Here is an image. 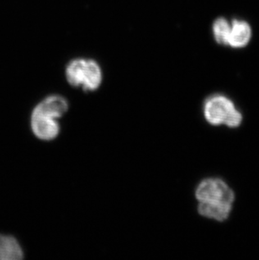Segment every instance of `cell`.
<instances>
[{
    "label": "cell",
    "mask_w": 259,
    "mask_h": 260,
    "mask_svg": "<svg viewBox=\"0 0 259 260\" xmlns=\"http://www.w3.org/2000/svg\"><path fill=\"white\" fill-rule=\"evenodd\" d=\"M24 252L16 238L0 234V260H20Z\"/></svg>",
    "instance_id": "obj_7"
},
{
    "label": "cell",
    "mask_w": 259,
    "mask_h": 260,
    "mask_svg": "<svg viewBox=\"0 0 259 260\" xmlns=\"http://www.w3.org/2000/svg\"><path fill=\"white\" fill-rule=\"evenodd\" d=\"M233 110L234 106L230 100L223 96H215L206 103L205 115L209 122L213 125H220L225 122Z\"/></svg>",
    "instance_id": "obj_3"
},
{
    "label": "cell",
    "mask_w": 259,
    "mask_h": 260,
    "mask_svg": "<svg viewBox=\"0 0 259 260\" xmlns=\"http://www.w3.org/2000/svg\"><path fill=\"white\" fill-rule=\"evenodd\" d=\"M230 28L231 21L226 18L219 17L215 19L212 24V34L217 44L228 46Z\"/></svg>",
    "instance_id": "obj_9"
},
{
    "label": "cell",
    "mask_w": 259,
    "mask_h": 260,
    "mask_svg": "<svg viewBox=\"0 0 259 260\" xmlns=\"http://www.w3.org/2000/svg\"><path fill=\"white\" fill-rule=\"evenodd\" d=\"M30 126L35 136L45 141L53 140L60 133V126L56 119L32 112Z\"/></svg>",
    "instance_id": "obj_4"
},
{
    "label": "cell",
    "mask_w": 259,
    "mask_h": 260,
    "mask_svg": "<svg viewBox=\"0 0 259 260\" xmlns=\"http://www.w3.org/2000/svg\"><path fill=\"white\" fill-rule=\"evenodd\" d=\"M69 110V102L60 95H51L40 102L32 112L41 114L48 117H61Z\"/></svg>",
    "instance_id": "obj_6"
},
{
    "label": "cell",
    "mask_w": 259,
    "mask_h": 260,
    "mask_svg": "<svg viewBox=\"0 0 259 260\" xmlns=\"http://www.w3.org/2000/svg\"><path fill=\"white\" fill-rule=\"evenodd\" d=\"M67 81L74 88H82L84 91L93 92L103 82V70L95 59L90 57H75L65 68Z\"/></svg>",
    "instance_id": "obj_1"
},
{
    "label": "cell",
    "mask_w": 259,
    "mask_h": 260,
    "mask_svg": "<svg viewBox=\"0 0 259 260\" xmlns=\"http://www.w3.org/2000/svg\"><path fill=\"white\" fill-rule=\"evenodd\" d=\"M252 37V26L249 23L242 19L231 20L228 47L233 49H242L249 44Z\"/></svg>",
    "instance_id": "obj_5"
},
{
    "label": "cell",
    "mask_w": 259,
    "mask_h": 260,
    "mask_svg": "<svg viewBox=\"0 0 259 260\" xmlns=\"http://www.w3.org/2000/svg\"><path fill=\"white\" fill-rule=\"evenodd\" d=\"M242 121V116L238 111L236 110H233L231 112L230 115L226 118V120H225V125H228V126L231 127H234V126H237L239 125L240 123Z\"/></svg>",
    "instance_id": "obj_10"
},
{
    "label": "cell",
    "mask_w": 259,
    "mask_h": 260,
    "mask_svg": "<svg viewBox=\"0 0 259 260\" xmlns=\"http://www.w3.org/2000/svg\"><path fill=\"white\" fill-rule=\"evenodd\" d=\"M196 197L201 202L232 204L233 191L220 179H207L202 182L196 190Z\"/></svg>",
    "instance_id": "obj_2"
},
{
    "label": "cell",
    "mask_w": 259,
    "mask_h": 260,
    "mask_svg": "<svg viewBox=\"0 0 259 260\" xmlns=\"http://www.w3.org/2000/svg\"><path fill=\"white\" fill-rule=\"evenodd\" d=\"M231 211V204L201 202L199 212L203 216L223 221L228 217Z\"/></svg>",
    "instance_id": "obj_8"
}]
</instances>
